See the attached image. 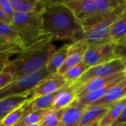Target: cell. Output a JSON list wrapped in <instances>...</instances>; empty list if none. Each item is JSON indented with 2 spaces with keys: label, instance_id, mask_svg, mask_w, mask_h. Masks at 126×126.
<instances>
[{
  "label": "cell",
  "instance_id": "f546056e",
  "mask_svg": "<svg viewBox=\"0 0 126 126\" xmlns=\"http://www.w3.org/2000/svg\"><path fill=\"white\" fill-rule=\"evenodd\" d=\"M0 5L3 11L4 12V13L6 14V16L8 17V18L10 19L11 22V20H12V18L15 11L10 4V0H0Z\"/></svg>",
  "mask_w": 126,
  "mask_h": 126
},
{
  "label": "cell",
  "instance_id": "83f0119b",
  "mask_svg": "<svg viewBox=\"0 0 126 126\" xmlns=\"http://www.w3.org/2000/svg\"><path fill=\"white\" fill-rule=\"evenodd\" d=\"M114 44V54L117 58L126 61V36Z\"/></svg>",
  "mask_w": 126,
  "mask_h": 126
},
{
  "label": "cell",
  "instance_id": "1f68e13d",
  "mask_svg": "<svg viewBox=\"0 0 126 126\" xmlns=\"http://www.w3.org/2000/svg\"><path fill=\"white\" fill-rule=\"evenodd\" d=\"M0 21L2 23H4L6 24H11V22L10 21V19L8 18V17L6 16V14L4 13V12L3 11L1 5H0Z\"/></svg>",
  "mask_w": 126,
  "mask_h": 126
},
{
  "label": "cell",
  "instance_id": "7402d4cb",
  "mask_svg": "<svg viewBox=\"0 0 126 126\" xmlns=\"http://www.w3.org/2000/svg\"><path fill=\"white\" fill-rule=\"evenodd\" d=\"M89 69V66H87L83 61H81L80 63H78L77 65L72 66L69 69H68L65 74L63 75L66 80V83L72 86L73 85L76 81L78 80V79Z\"/></svg>",
  "mask_w": 126,
  "mask_h": 126
},
{
  "label": "cell",
  "instance_id": "4316f807",
  "mask_svg": "<svg viewBox=\"0 0 126 126\" xmlns=\"http://www.w3.org/2000/svg\"><path fill=\"white\" fill-rule=\"evenodd\" d=\"M0 36L6 37L7 38H10L15 42L21 44L23 47V44L16 32V30L13 29V27L11 26V24H6L4 23H2L0 21ZM24 48V47H23Z\"/></svg>",
  "mask_w": 126,
  "mask_h": 126
},
{
  "label": "cell",
  "instance_id": "44dd1931",
  "mask_svg": "<svg viewBox=\"0 0 126 126\" xmlns=\"http://www.w3.org/2000/svg\"><path fill=\"white\" fill-rule=\"evenodd\" d=\"M24 50L23 47L6 37L0 36V56H12L18 55Z\"/></svg>",
  "mask_w": 126,
  "mask_h": 126
},
{
  "label": "cell",
  "instance_id": "5bb4252c",
  "mask_svg": "<svg viewBox=\"0 0 126 126\" xmlns=\"http://www.w3.org/2000/svg\"><path fill=\"white\" fill-rule=\"evenodd\" d=\"M15 12L42 14L46 10L44 0H10Z\"/></svg>",
  "mask_w": 126,
  "mask_h": 126
},
{
  "label": "cell",
  "instance_id": "cb8c5ba5",
  "mask_svg": "<svg viewBox=\"0 0 126 126\" xmlns=\"http://www.w3.org/2000/svg\"><path fill=\"white\" fill-rule=\"evenodd\" d=\"M47 110H40L24 113L21 120L14 126H29L35 124H40Z\"/></svg>",
  "mask_w": 126,
  "mask_h": 126
},
{
  "label": "cell",
  "instance_id": "3957f363",
  "mask_svg": "<svg viewBox=\"0 0 126 126\" xmlns=\"http://www.w3.org/2000/svg\"><path fill=\"white\" fill-rule=\"evenodd\" d=\"M11 26L17 32L24 50L33 46L52 42V35L44 28L42 14L14 12Z\"/></svg>",
  "mask_w": 126,
  "mask_h": 126
},
{
  "label": "cell",
  "instance_id": "ffe728a7",
  "mask_svg": "<svg viewBox=\"0 0 126 126\" xmlns=\"http://www.w3.org/2000/svg\"><path fill=\"white\" fill-rule=\"evenodd\" d=\"M126 103V97L111 106L107 114L101 120L98 126H112L121 116Z\"/></svg>",
  "mask_w": 126,
  "mask_h": 126
},
{
  "label": "cell",
  "instance_id": "836d02e7",
  "mask_svg": "<svg viewBox=\"0 0 126 126\" xmlns=\"http://www.w3.org/2000/svg\"><path fill=\"white\" fill-rule=\"evenodd\" d=\"M42 126L41 124H35V125H32V126Z\"/></svg>",
  "mask_w": 126,
  "mask_h": 126
},
{
  "label": "cell",
  "instance_id": "52a82bcc",
  "mask_svg": "<svg viewBox=\"0 0 126 126\" xmlns=\"http://www.w3.org/2000/svg\"><path fill=\"white\" fill-rule=\"evenodd\" d=\"M115 59H118L114 54V44L108 42L102 44L89 47L83 61L90 67L101 65Z\"/></svg>",
  "mask_w": 126,
  "mask_h": 126
},
{
  "label": "cell",
  "instance_id": "7a4b0ae2",
  "mask_svg": "<svg viewBox=\"0 0 126 126\" xmlns=\"http://www.w3.org/2000/svg\"><path fill=\"white\" fill-rule=\"evenodd\" d=\"M56 49L52 42L30 47L18 53L16 58L10 60L4 72L12 74L16 78L35 73L47 66Z\"/></svg>",
  "mask_w": 126,
  "mask_h": 126
},
{
  "label": "cell",
  "instance_id": "e0dca14e",
  "mask_svg": "<svg viewBox=\"0 0 126 126\" xmlns=\"http://www.w3.org/2000/svg\"><path fill=\"white\" fill-rule=\"evenodd\" d=\"M59 91L49 94L43 95L30 100L26 105L24 113H29L40 110H48L52 109Z\"/></svg>",
  "mask_w": 126,
  "mask_h": 126
},
{
  "label": "cell",
  "instance_id": "8992f818",
  "mask_svg": "<svg viewBox=\"0 0 126 126\" xmlns=\"http://www.w3.org/2000/svg\"><path fill=\"white\" fill-rule=\"evenodd\" d=\"M126 69V61L118 58L110 62L90 67L73 85L74 88H78L86 82L98 78H105L111 76L118 73L124 72Z\"/></svg>",
  "mask_w": 126,
  "mask_h": 126
},
{
  "label": "cell",
  "instance_id": "d6a6232c",
  "mask_svg": "<svg viewBox=\"0 0 126 126\" xmlns=\"http://www.w3.org/2000/svg\"><path fill=\"white\" fill-rule=\"evenodd\" d=\"M9 56H0V72L4 71V67L10 61Z\"/></svg>",
  "mask_w": 126,
  "mask_h": 126
},
{
  "label": "cell",
  "instance_id": "ba28073f",
  "mask_svg": "<svg viewBox=\"0 0 126 126\" xmlns=\"http://www.w3.org/2000/svg\"><path fill=\"white\" fill-rule=\"evenodd\" d=\"M63 3L72 10L81 24L98 16L97 0H69L63 1Z\"/></svg>",
  "mask_w": 126,
  "mask_h": 126
},
{
  "label": "cell",
  "instance_id": "8fae6325",
  "mask_svg": "<svg viewBox=\"0 0 126 126\" xmlns=\"http://www.w3.org/2000/svg\"><path fill=\"white\" fill-rule=\"evenodd\" d=\"M125 97H126V78L114 84L103 97L86 107H111Z\"/></svg>",
  "mask_w": 126,
  "mask_h": 126
},
{
  "label": "cell",
  "instance_id": "d590c367",
  "mask_svg": "<svg viewBox=\"0 0 126 126\" xmlns=\"http://www.w3.org/2000/svg\"><path fill=\"white\" fill-rule=\"evenodd\" d=\"M124 72H125V78H126V71H125Z\"/></svg>",
  "mask_w": 126,
  "mask_h": 126
},
{
  "label": "cell",
  "instance_id": "7c38bea8",
  "mask_svg": "<svg viewBox=\"0 0 126 126\" xmlns=\"http://www.w3.org/2000/svg\"><path fill=\"white\" fill-rule=\"evenodd\" d=\"M125 78V72H121V73H118V74H116V75H114L111 76H109V77L98 78L92 79V80L86 82L83 85H82L76 89L75 88V91H76V94H77V97H82V96L86 94L87 93L104 88V87H106V86H109L122 78Z\"/></svg>",
  "mask_w": 126,
  "mask_h": 126
},
{
  "label": "cell",
  "instance_id": "277c9868",
  "mask_svg": "<svg viewBox=\"0 0 126 126\" xmlns=\"http://www.w3.org/2000/svg\"><path fill=\"white\" fill-rule=\"evenodd\" d=\"M126 13V1L114 11L103 16L90 18L81 24L83 28V39L89 47L110 42L111 26Z\"/></svg>",
  "mask_w": 126,
  "mask_h": 126
},
{
  "label": "cell",
  "instance_id": "2e32d148",
  "mask_svg": "<svg viewBox=\"0 0 126 126\" xmlns=\"http://www.w3.org/2000/svg\"><path fill=\"white\" fill-rule=\"evenodd\" d=\"M76 98L77 94L75 89L72 86H69L67 83L66 86L59 91L52 109L54 110L66 109L69 106Z\"/></svg>",
  "mask_w": 126,
  "mask_h": 126
},
{
  "label": "cell",
  "instance_id": "ac0fdd59",
  "mask_svg": "<svg viewBox=\"0 0 126 126\" xmlns=\"http://www.w3.org/2000/svg\"><path fill=\"white\" fill-rule=\"evenodd\" d=\"M86 107L69 106L66 108L62 114L58 126H79Z\"/></svg>",
  "mask_w": 126,
  "mask_h": 126
},
{
  "label": "cell",
  "instance_id": "e575fe53",
  "mask_svg": "<svg viewBox=\"0 0 126 126\" xmlns=\"http://www.w3.org/2000/svg\"><path fill=\"white\" fill-rule=\"evenodd\" d=\"M126 126V123H125L124 124H123V125H121V126Z\"/></svg>",
  "mask_w": 126,
  "mask_h": 126
},
{
  "label": "cell",
  "instance_id": "30bf717a",
  "mask_svg": "<svg viewBox=\"0 0 126 126\" xmlns=\"http://www.w3.org/2000/svg\"><path fill=\"white\" fill-rule=\"evenodd\" d=\"M88 48V44L83 38L70 44L66 61L58 70V74L63 75L68 69L83 61L84 55Z\"/></svg>",
  "mask_w": 126,
  "mask_h": 126
},
{
  "label": "cell",
  "instance_id": "6da1fadb",
  "mask_svg": "<svg viewBox=\"0 0 126 126\" xmlns=\"http://www.w3.org/2000/svg\"><path fill=\"white\" fill-rule=\"evenodd\" d=\"M46 10L43 13L46 31L55 40H72L74 42L82 39L83 28L72 10L63 1L44 0Z\"/></svg>",
  "mask_w": 126,
  "mask_h": 126
},
{
  "label": "cell",
  "instance_id": "5b68a950",
  "mask_svg": "<svg viewBox=\"0 0 126 126\" xmlns=\"http://www.w3.org/2000/svg\"><path fill=\"white\" fill-rule=\"evenodd\" d=\"M50 75L45 67L35 73L18 77L9 85L0 89V100L12 96L28 94L42 80Z\"/></svg>",
  "mask_w": 126,
  "mask_h": 126
},
{
  "label": "cell",
  "instance_id": "603a6c76",
  "mask_svg": "<svg viewBox=\"0 0 126 126\" xmlns=\"http://www.w3.org/2000/svg\"><path fill=\"white\" fill-rule=\"evenodd\" d=\"M126 36V13L111 26L109 34V40L110 42L115 43Z\"/></svg>",
  "mask_w": 126,
  "mask_h": 126
},
{
  "label": "cell",
  "instance_id": "f1b7e54d",
  "mask_svg": "<svg viewBox=\"0 0 126 126\" xmlns=\"http://www.w3.org/2000/svg\"><path fill=\"white\" fill-rule=\"evenodd\" d=\"M16 78L10 73L6 72H0V89L9 85L10 83L14 81Z\"/></svg>",
  "mask_w": 126,
  "mask_h": 126
},
{
  "label": "cell",
  "instance_id": "d4e9b609",
  "mask_svg": "<svg viewBox=\"0 0 126 126\" xmlns=\"http://www.w3.org/2000/svg\"><path fill=\"white\" fill-rule=\"evenodd\" d=\"M64 109H48L40 124L42 126H58Z\"/></svg>",
  "mask_w": 126,
  "mask_h": 126
},
{
  "label": "cell",
  "instance_id": "d6986e66",
  "mask_svg": "<svg viewBox=\"0 0 126 126\" xmlns=\"http://www.w3.org/2000/svg\"><path fill=\"white\" fill-rule=\"evenodd\" d=\"M69 44H65L60 47L59 49H57L56 51L51 56L46 66L47 70L49 72L50 75L57 74L60 68L64 63L67 56Z\"/></svg>",
  "mask_w": 126,
  "mask_h": 126
},
{
  "label": "cell",
  "instance_id": "9a60e30c",
  "mask_svg": "<svg viewBox=\"0 0 126 126\" xmlns=\"http://www.w3.org/2000/svg\"><path fill=\"white\" fill-rule=\"evenodd\" d=\"M111 107H86L79 126H98Z\"/></svg>",
  "mask_w": 126,
  "mask_h": 126
},
{
  "label": "cell",
  "instance_id": "4fadbf2b",
  "mask_svg": "<svg viewBox=\"0 0 126 126\" xmlns=\"http://www.w3.org/2000/svg\"><path fill=\"white\" fill-rule=\"evenodd\" d=\"M32 99L27 94L9 97L0 100V123L11 112Z\"/></svg>",
  "mask_w": 126,
  "mask_h": 126
},
{
  "label": "cell",
  "instance_id": "9c48e42d",
  "mask_svg": "<svg viewBox=\"0 0 126 126\" xmlns=\"http://www.w3.org/2000/svg\"><path fill=\"white\" fill-rule=\"evenodd\" d=\"M66 80L63 75L58 73L51 75L42 80L27 94L34 100L38 97L56 92L66 86Z\"/></svg>",
  "mask_w": 126,
  "mask_h": 126
},
{
  "label": "cell",
  "instance_id": "484cf974",
  "mask_svg": "<svg viewBox=\"0 0 126 126\" xmlns=\"http://www.w3.org/2000/svg\"><path fill=\"white\" fill-rule=\"evenodd\" d=\"M27 103L19 106L18 109H16L10 114H8L1 121V123H0V126H14L16 125L24 116Z\"/></svg>",
  "mask_w": 126,
  "mask_h": 126
},
{
  "label": "cell",
  "instance_id": "4dcf8cb0",
  "mask_svg": "<svg viewBox=\"0 0 126 126\" xmlns=\"http://www.w3.org/2000/svg\"><path fill=\"white\" fill-rule=\"evenodd\" d=\"M125 123H126V103L121 116L119 117V119L114 123V125L112 126H120L124 124Z\"/></svg>",
  "mask_w": 126,
  "mask_h": 126
}]
</instances>
